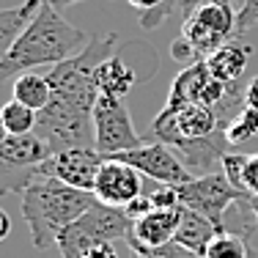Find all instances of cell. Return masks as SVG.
<instances>
[{"mask_svg": "<svg viewBox=\"0 0 258 258\" xmlns=\"http://www.w3.org/2000/svg\"><path fill=\"white\" fill-rule=\"evenodd\" d=\"M121 47L118 33H104L91 39L77 55L47 69L50 104L39 113L36 135L52 146V151L94 149V104L99 99L96 69L113 58Z\"/></svg>", "mask_w": 258, "mask_h": 258, "instance_id": "cell-1", "label": "cell"}, {"mask_svg": "<svg viewBox=\"0 0 258 258\" xmlns=\"http://www.w3.org/2000/svg\"><path fill=\"white\" fill-rule=\"evenodd\" d=\"M85 44H88V36L83 30L66 22L60 11H55L52 6L41 3L30 25L14 41L11 52L0 60V85H6V80H17L25 72L39 69V66L52 69L66 58L77 55Z\"/></svg>", "mask_w": 258, "mask_h": 258, "instance_id": "cell-2", "label": "cell"}, {"mask_svg": "<svg viewBox=\"0 0 258 258\" xmlns=\"http://www.w3.org/2000/svg\"><path fill=\"white\" fill-rule=\"evenodd\" d=\"M96 204L94 192L69 187V184L41 176L33 181L25 192L20 195L22 217L30 231V242L33 247L47 250L58 244V236L63 233L66 225H72L80 214H85Z\"/></svg>", "mask_w": 258, "mask_h": 258, "instance_id": "cell-3", "label": "cell"}, {"mask_svg": "<svg viewBox=\"0 0 258 258\" xmlns=\"http://www.w3.org/2000/svg\"><path fill=\"white\" fill-rule=\"evenodd\" d=\"M181 36L201 60L236 39L239 9L233 0H181Z\"/></svg>", "mask_w": 258, "mask_h": 258, "instance_id": "cell-4", "label": "cell"}, {"mask_svg": "<svg viewBox=\"0 0 258 258\" xmlns=\"http://www.w3.org/2000/svg\"><path fill=\"white\" fill-rule=\"evenodd\" d=\"M132 228L135 220L124 209L96 201L88 212L63 228V233L58 236V250L63 258H85L88 250L99 244H113L115 239H126Z\"/></svg>", "mask_w": 258, "mask_h": 258, "instance_id": "cell-5", "label": "cell"}, {"mask_svg": "<svg viewBox=\"0 0 258 258\" xmlns=\"http://www.w3.org/2000/svg\"><path fill=\"white\" fill-rule=\"evenodd\" d=\"M176 192H179L181 206L195 209L198 214L209 217L220 231H225L228 209L247 201V195L239 192L223 170L220 173L214 170V173H206V176H195V179H189L184 184H176Z\"/></svg>", "mask_w": 258, "mask_h": 258, "instance_id": "cell-6", "label": "cell"}, {"mask_svg": "<svg viewBox=\"0 0 258 258\" xmlns=\"http://www.w3.org/2000/svg\"><path fill=\"white\" fill-rule=\"evenodd\" d=\"M143 146V138L132 124L124 99L99 94L94 104V149L104 159H113L121 151H132Z\"/></svg>", "mask_w": 258, "mask_h": 258, "instance_id": "cell-7", "label": "cell"}, {"mask_svg": "<svg viewBox=\"0 0 258 258\" xmlns=\"http://www.w3.org/2000/svg\"><path fill=\"white\" fill-rule=\"evenodd\" d=\"M223 126L225 124L214 107L184 104L179 110H159L157 118L151 121V135H154L159 143L181 146V143H192V140L212 138Z\"/></svg>", "mask_w": 258, "mask_h": 258, "instance_id": "cell-8", "label": "cell"}, {"mask_svg": "<svg viewBox=\"0 0 258 258\" xmlns=\"http://www.w3.org/2000/svg\"><path fill=\"white\" fill-rule=\"evenodd\" d=\"M113 159L132 165L138 173H143L146 179H151L157 184H170V187H176V184H184V181L195 179V176L184 168V162L179 159L173 146L159 143V140H154V143H143V146H138V149H132V151H121V154H115Z\"/></svg>", "mask_w": 258, "mask_h": 258, "instance_id": "cell-9", "label": "cell"}, {"mask_svg": "<svg viewBox=\"0 0 258 258\" xmlns=\"http://www.w3.org/2000/svg\"><path fill=\"white\" fill-rule=\"evenodd\" d=\"M102 165H104V157L96 149H66V151H55L41 165V170L50 179H58L69 184V187L85 189V192H94Z\"/></svg>", "mask_w": 258, "mask_h": 258, "instance_id": "cell-10", "label": "cell"}, {"mask_svg": "<svg viewBox=\"0 0 258 258\" xmlns=\"http://www.w3.org/2000/svg\"><path fill=\"white\" fill-rule=\"evenodd\" d=\"M94 195L99 204L126 209L135 198L143 195V173L118 159H104L99 176H96Z\"/></svg>", "mask_w": 258, "mask_h": 258, "instance_id": "cell-11", "label": "cell"}, {"mask_svg": "<svg viewBox=\"0 0 258 258\" xmlns=\"http://www.w3.org/2000/svg\"><path fill=\"white\" fill-rule=\"evenodd\" d=\"M179 217H181V206L179 209H154L146 217L135 220V228L126 236V244L132 247V253L165 247V244H170L176 239Z\"/></svg>", "mask_w": 258, "mask_h": 258, "instance_id": "cell-12", "label": "cell"}, {"mask_svg": "<svg viewBox=\"0 0 258 258\" xmlns=\"http://www.w3.org/2000/svg\"><path fill=\"white\" fill-rule=\"evenodd\" d=\"M209 83H212V75H209L206 60L184 66L179 75H176L173 85H170V94H168V99H165L162 110H179L184 104H204Z\"/></svg>", "mask_w": 258, "mask_h": 258, "instance_id": "cell-13", "label": "cell"}, {"mask_svg": "<svg viewBox=\"0 0 258 258\" xmlns=\"http://www.w3.org/2000/svg\"><path fill=\"white\" fill-rule=\"evenodd\" d=\"M250 52H253V47L244 44L242 39L228 41V44H223L220 50H214L206 58L209 75H212L214 80H220V83H225V85L239 83V80L244 77V72H247Z\"/></svg>", "mask_w": 258, "mask_h": 258, "instance_id": "cell-14", "label": "cell"}, {"mask_svg": "<svg viewBox=\"0 0 258 258\" xmlns=\"http://www.w3.org/2000/svg\"><path fill=\"white\" fill-rule=\"evenodd\" d=\"M55 154L52 146L41 135L28 132V135H9L0 143V159L11 165H25V168H39Z\"/></svg>", "mask_w": 258, "mask_h": 258, "instance_id": "cell-15", "label": "cell"}, {"mask_svg": "<svg viewBox=\"0 0 258 258\" xmlns=\"http://www.w3.org/2000/svg\"><path fill=\"white\" fill-rule=\"evenodd\" d=\"M217 233H220V228H217V225H214L209 217L198 214L195 209L181 206L179 228H176V239H173L179 247L189 250V253H195L198 258H204L206 247L212 244V239L217 236Z\"/></svg>", "mask_w": 258, "mask_h": 258, "instance_id": "cell-16", "label": "cell"}, {"mask_svg": "<svg viewBox=\"0 0 258 258\" xmlns=\"http://www.w3.org/2000/svg\"><path fill=\"white\" fill-rule=\"evenodd\" d=\"M220 170L228 181L247 198L258 195V154H242V151H225Z\"/></svg>", "mask_w": 258, "mask_h": 258, "instance_id": "cell-17", "label": "cell"}, {"mask_svg": "<svg viewBox=\"0 0 258 258\" xmlns=\"http://www.w3.org/2000/svg\"><path fill=\"white\" fill-rule=\"evenodd\" d=\"M135 83H138L135 69L129 63H124L118 55L107 58L104 63H99V69H96V88H99V94L124 99L129 91H132Z\"/></svg>", "mask_w": 258, "mask_h": 258, "instance_id": "cell-18", "label": "cell"}, {"mask_svg": "<svg viewBox=\"0 0 258 258\" xmlns=\"http://www.w3.org/2000/svg\"><path fill=\"white\" fill-rule=\"evenodd\" d=\"M11 91H14V99L22 102L25 107L36 110V113H41V110L50 104V83H47L44 75H36V72H25V75H20L14 80V85H11Z\"/></svg>", "mask_w": 258, "mask_h": 258, "instance_id": "cell-19", "label": "cell"}, {"mask_svg": "<svg viewBox=\"0 0 258 258\" xmlns=\"http://www.w3.org/2000/svg\"><path fill=\"white\" fill-rule=\"evenodd\" d=\"M44 170L39 168H25V165H11L0 159V195H22L33 181H39Z\"/></svg>", "mask_w": 258, "mask_h": 258, "instance_id": "cell-20", "label": "cell"}, {"mask_svg": "<svg viewBox=\"0 0 258 258\" xmlns=\"http://www.w3.org/2000/svg\"><path fill=\"white\" fill-rule=\"evenodd\" d=\"M223 129H225L228 146H244L247 140L258 138V110L244 104L242 110H236V113L231 115V121Z\"/></svg>", "mask_w": 258, "mask_h": 258, "instance_id": "cell-21", "label": "cell"}, {"mask_svg": "<svg viewBox=\"0 0 258 258\" xmlns=\"http://www.w3.org/2000/svg\"><path fill=\"white\" fill-rule=\"evenodd\" d=\"M0 115L6 121V129L9 135H28V132H36V121H39V113L36 110L25 107L22 102L11 99L0 107Z\"/></svg>", "mask_w": 258, "mask_h": 258, "instance_id": "cell-22", "label": "cell"}, {"mask_svg": "<svg viewBox=\"0 0 258 258\" xmlns=\"http://www.w3.org/2000/svg\"><path fill=\"white\" fill-rule=\"evenodd\" d=\"M126 3L143 11V17H140V28L154 30V28L162 25L176 9H179L181 0H126Z\"/></svg>", "mask_w": 258, "mask_h": 258, "instance_id": "cell-23", "label": "cell"}, {"mask_svg": "<svg viewBox=\"0 0 258 258\" xmlns=\"http://www.w3.org/2000/svg\"><path fill=\"white\" fill-rule=\"evenodd\" d=\"M204 258H253V253L247 250V244H244V239L239 233L220 231L212 239V244L206 247Z\"/></svg>", "mask_w": 258, "mask_h": 258, "instance_id": "cell-24", "label": "cell"}, {"mask_svg": "<svg viewBox=\"0 0 258 258\" xmlns=\"http://www.w3.org/2000/svg\"><path fill=\"white\" fill-rule=\"evenodd\" d=\"M255 22H258V0H244V6L236 14V39H242Z\"/></svg>", "mask_w": 258, "mask_h": 258, "instance_id": "cell-25", "label": "cell"}, {"mask_svg": "<svg viewBox=\"0 0 258 258\" xmlns=\"http://www.w3.org/2000/svg\"><path fill=\"white\" fill-rule=\"evenodd\" d=\"M170 55H173V60L176 63H184V66H192V63H198V52L192 50V44H189L184 36H179V39L170 44Z\"/></svg>", "mask_w": 258, "mask_h": 258, "instance_id": "cell-26", "label": "cell"}, {"mask_svg": "<svg viewBox=\"0 0 258 258\" xmlns=\"http://www.w3.org/2000/svg\"><path fill=\"white\" fill-rule=\"evenodd\" d=\"M124 212L129 214L132 220H140V217H146L149 212H154V204H151V198L149 195H140V198H135L132 204H129Z\"/></svg>", "mask_w": 258, "mask_h": 258, "instance_id": "cell-27", "label": "cell"}, {"mask_svg": "<svg viewBox=\"0 0 258 258\" xmlns=\"http://www.w3.org/2000/svg\"><path fill=\"white\" fill-rule=\"evenodd\" d=\"M244 104L253 107V110H258V77H253L247 83V88H244Z\"/></svg>", "mask_w": 258, "mask_h": 258, "instance_id": "cell-28", "label": "cell"}, {"mask_svg": "<svg viewBox=\"0 0 258 258\" xmlns=\"http://www.w3.org/2000/svg\"><path fill=\"white\" fill-rule=\"evenodd\" d=\"M85 258H118V253H115L113 244H99V247L88 250V253H85Z\"/></svg>", "mask_w": 258, "mask_h": 258, "instance_id": "cell-29", "label": "cell"}, {"mask_svg": "<svg viewBox=\"0 0 258 258\" xmlns=\"http://www.w3.org/2000/svg\"><path fill=\"white\" fill-rule=\"evenodd\" d=\"M9 233H11V217H9V212L0 206V242H3Z\"/></svg>", "mask_w": 258, "mask_h": 258, "instance_id": "cell-30", "label": "cell"}, {"mask_svg": "<svg viewBox=\"0 0 258 258\" xmlns=\"http://www.w3.org/2000/svg\"><path fill=\"white\" fill-rule=\"evenodd\" d=\"M44 6H52L55 11H63V9H69V6H75V3H83V0H41Z\"/></svg>", "mask_w": 258, "mask_h": 258, "instance_id": "cell-31", "label": "cell"}, {"mask_svg": "<svg viewBox=\"0 0 258 258\" xmlns=\"http://www.w3.org/2000/svg\"><path fill=\"white\" fill-rule=\"evenodd\" d=\"M244 206L250 209V214H253V223L258 225V195H253V198H247V201H244Z\"/></svg>", "mask_w": 258, "mask_h": 258, "instance_id": "cell-32", "label": "cell"}, {"mask_svg": "<svg viewBox=\"0 0 258 258\" xmlns=\"http://www.w3.org/2000/svg\"><path fill=\"white\" fill-rule=\"evenodd\" d=\"M9 138V129H6V121H3V115H0V143Z\"/></svg>", "mask_w": 258, "mask_h": 258, "instance_id": "cell-33", "label": "cell"}, {"mask_svg": "<svg viewBox=\"0 0 258 258\" xmlns=\"http://www.w3.org/2000/svg\"><path fill=\"white\" fill-rule=\"evenodd\" d=\"M233 3H236V6H239V9H242V6H244V0H233Z\"/></svg>", "mask_w": 258, "mask_h": 258, "instance_id": "cell-34", "label": "cell"}, {"mask_svg": "<svg viewBox=\"0 0 258 258\" xmlns=\"http://www.w3.org/2000/svg\"><path fill=\"white\" fill-rule=\"evenodd\" d=\"M135 258H146V255H138V253H135Z\"/></svg>", "mask_w": 258, "mask_h": 258, "instance_id": "cell-35", "label": "cell"}]
</instances>
